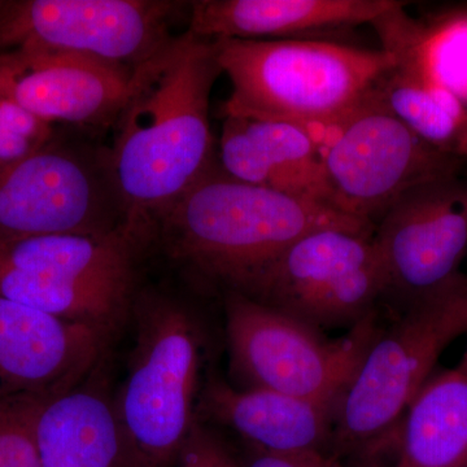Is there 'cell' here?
<instances>
[{"label":"cell","instance_id":"1","mask_svg":"<svg viewBox=\"0 0 467 467\" xmlns=\"http://www.w3.org/2000/svg\"><path fill=\"white\" fill-rule=\"evenodd\" d=\"M221 75L216 43L187 30L134 67L107 161L124 223L143 242L218 164L209 100Z\"/></svg>","mask_w":467,"mask_h":467},{"label":"cell","instance_id":"2","mask_svg":"<svg viewBox=\"0 0 467 467\" xmlns=\"http://www.w3.org/2000/svg\"><path fill=\"white\" fill-rule=\"evenodd\" d=\"M467 333V275L396 313L365 352L333 413L330 453L355 467H392L409 405L441 353Z\"/></svg>","mask_w":467,"mask_h":467},{"label":"cell","instance_id":"3","mask_svg":"<svg viewBox=\"0 0 467 467\" xmlns=\"http://www.w3.org/2000/svg\"><path fill=\"white\" fill-rule=\"evenodd\" d=\"M326 227L376 229L327 205L242 182L217 164L153 232L169 256L234 290L301 236Z\"/></svg>","mask_w":467,"mask_h":467},{"label":"cell","instance_id":"4","mask_svg":"<svg viewBox=\"0 0 467 467\" xmlns=\"http://www.w3.org/2000/svg\"><path fill=\"white\" fill-rule=\"evenodd\" d=\"M232 82L223 116L275 119L319 130L347 115L392 66L382 47L325 39H217Z\"/></svg>","mask_w":467,"mask_h":467},{"label":"cell","instance_id":"5","mask_svg":"<svg viewBox=\"0 0 467 467\" xmlns=\"http://www.w3.org/2000/svg\"><path fill=\"white\" fill-rule=\"evenodd\" d=\"M142 239L125 223L106 233H66L0 245V296L109 337L134 304Z\"/></svg>","mask_w":467,"mask_h":467},{"label":"cell","instance_id":"6","mask_svg":"<svg viewBox=\"0 0 467 467\" xmlns=\"http://www.w3.org/2000/svg\"><path fill=\"white\" fill-rule=\"evenodd\" d=\"M131 310L137 335L117 414L143 465L168 467L198 420L204 335L169 297L143 295Z\"/></svg>","mask_w":467,"mask_h":467},{"label":"cell","instance_id":"7","mask_svg":"<svg viewBox=\"0 0 467 467\" xmlns=\"http://www.w3.org/2000/svg\"><path fill=\"white\" fill-rule=\"evenodd\" d=\"M373 234L344 227L306 234L230 291L321 333L353 328L376 315L386 295Z\"/></svg>","mask_w":467,"mask_h":467},{"label":"cell","instance_id":"8","mask_svg":"<svg viewBox=\"0 0 467 467\" xmlns=\"http://www.w3.org/2000/svg\"><path fill=\"white\" fill-rule=\"evenodd\" d=\"M317 134L331 207L374 226L409 190L459 175L465 162L420 140L374 88Z\"/></svg>","mask_w":467,"mask_h":467},{"label":"cell","instance_id":"9","mask_svg":"<svg viewBox=\"0 0 467 467\" xmlns=\"http://www.w3.org/2000/svg\"><path fill=\"white\" fill-rule=\"evenodd\" d=\"M230 367L242 389H267L337 404L379 333L378 312L330 340L236 291L225 297Z\"/></svg>","mask_w":467,"mask_h":467},{"label":"cell","instance_id":"10","mask_svg":"<svg viewBox=\"0 0 467 467\" xmlns=\"http://www.w3.org/2000/svg\"><path fill=\"white\" fill-rule=\"evenodd\" d=\"M122 223L107 155L51 140L0 169V245L54 234L112 232Z\"/></svg>","mask_w":467,"mask_h":467},{"label":"cell","instance_id":"11","mask_svg":"<svg viewBox=\"0 0 467 467\" xmlns=\"http://www.w3.org/2000/svg\"><path fill=\"white\" fill-rule=\"evenodd\" d=\"M187 5L167 0L0 2V52H70L134 69L173 36L171 21Z\"/></svg>","mask_w":467,"mask_h":467},{"label":"cell","instance_id":"12","mask_svg":"<svg viewBox=\"0 0 467 467\" xmlns=\"http://www.w3.org/2000/svg\"><path fill=\"white\" fill-rule=\"evenodd\" d=\"M386 295L396 313L460 275L467 252V180L436 178L409 190L377 223Z\"/></svg>","mask_w":467,"mask_h":467},{"label":"cell","instance_id":"13","mask_svg":"<svg viewBox=\"0 0 467 467\" xmlns=\"http://www.w3.org/2000/svg\"><path fill=\"white\" fill-rule=\"evenodd\" d=\"M133 72L70 52H0V97L50 125L107 126L124 109Z\"/></svg>","mask_w":467,"mask_h":467},{"label":"cell","instance_id":"14","mask_svg":"<svg viewBox=\"0 0 467 467\" xmlns=\"http://www.w3.org/2000/svg\"><path fill=\"white\" fill-rule=\"evenodd\" d=\"M109 335L0 296V399H48L101 364Z\"/></svg>","mask_w":467,"mask_h":467},{"label":"cell","instance_id":"15","mask_svg":"<svg viewBox=\"0 0 467 467\" xmlns=\"http://www.w3.org/2000/svg\"><path fill=\"white\" fill-rule=\"evenodd\" d=\"M404 5L371 24L393 60L374 90L420 140L467 161V107L430 75L422 51L425 26L405 14Z\"/></svg>","mask_w":467,"mask_h":467},{"label":"cell","instance_id":"16","mask_svg":"<svg viewBox=\"0 0 467 467\" xmlns=\"http://www.w3.org/2000/svg\"><path fill=\"white\" fill-rule=\"evenodd\" d=\"M218 164L242 182L331 207L317 130L284 119L223 116Z\"/></svg>","mask_w":467,"mask_h":467},{"label":"cell","instance_id":"17","mask_svg":"<svg viewBox=\"0 0 467 467\" xmlns=\"http://www.w3.org/2000/svg\"><path fill=\"white\" fill-rule=\"evenodd\" d=\"M396 0H198L190 3L189 29L199 38L304 39L310 34L373 24Z\"/></svg>","mask_w":467,"mask_h":467},{"label":"cell","instance_id":"18","mask_svg":"<svg viewBox=\"0 0 467 467\" xmlns=\"http://www.w3.org/2000/svg\"><path fill=\"white\" fill-rule=\"evenodd\" d=\"M92 373L42 401L36 420L41 467H146L119 422L115 399Z\"/></svg>","mask_w":467,"mask_h":467},{"label":"cell","instance_id":"19","mask_svg":"<svg viewBox=\"0 0 467 467\" xmlns=\"http://www.w3.org/2000/svg\"><path fill=\"white\" fill-rule=\"evenodd\" d=\"M334 402L295 398L267 389H242L209 377L198 411L234 430L245 444L276 453H330Z\"/></svg>","mask_w":467,"mask_h":467},{"label":"cell","instance_id":"20","mask_svg":"<svg viewBox=\"0 0 467 467\" xmlns=\"http://www.w3.org/2000/svg\"><path fill=\"white\" fill-rule=\"evenodd\" d=\"M392 467H467V374L430 376L402 418Z\"/></svg>","mask_w":467,"mask_h":467},{"label":"cell","instance_id":"21","mask_svg":"<svg viewBox=\"0 0 467 467\" xmlns=\"http://www.w3.org/2000/svg\"><path fill=\"white\" fill-rule=\"evenodd\" d=\"M422 51L432 78L467 107V14L425 26Z\"/></svg>","mask_w":467,"mask_h":467},{"label":"cell","instance_id":"22","mask_svg":"<svg viewBox=\"0 0 467 467\" xmlns=\"http://www.w3.org/2000/svg\"><path fill=\"white\" fill-rule=\"evenodd\" d=\"M46 399H0V467H41L36 420Z\"/></svg>","mask_w":467,"mask_h":467},{"label":"cell","instance_id":"23","mask_svg":"<svg viewBox=\"0 0 467 467\" xmlns=\"http://www.w3.org/2000/svg\"><path fill=\"white\" fill-rule=\"evenodd\" d=\"M178 467H239L225 442L196 420L177 456Z\"/></svg>","mask_w":467,"mask_h":467},{"label":"cell","instance_id":"24","mask_svg":"<svg viewBox=\"0 0 467 467\" xmlns=\"http://www.w3.org/2000/svg\"><path fill=\"white\" fill-rule=\"evenodd\" d=\"M239 467H355L337 459L331 453L322 451H300V453H276L245 444Z\"/></svg>","mask_w":467,"mask_h":467},{"label":"cell","instance_id":"25","mask_svg":"<svg viewBox=\"0 0 467 467\" xmlns=\"http://www.w3.org/2000/svg\"><path fill=\"white\" fill-rule=\"evenodd\" d=\"M457 370H460L461 373L467 374V347L465 353H463L462 358H461L460 364L457 365Z\"/></svg>","mask_w":467,"mask_h":467}]
</instances>
